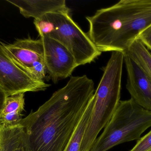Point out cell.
Segmentation results:
<instances>
[{
	"label": "cell",
	"instance_id": "cell-12",
	"mask_svg": "<svg viewBox=\"0 0 151 151\" xmlns=\"http://www.w3.org/2000/svg\"><path fill=\"white\" fill-rule=\"evenodd\" d=\"M124 52L134 61L151 79V52L139 39L134 41Z\"/></svg>",
	"mask_w": 151,
	"mask_h": 151
},
{
	"label": "cell",
	"instance_id": "cell-6",
	"mask_svg": "<svg viewBox=\"0 0 151 151\" xmlns=\"http://www.w3.org/2000/svg\"><path fill=\"white\" fill-rule=\"evenodd\" d=\"M2 45L6 54L18 66L35 79L44 81L47 71L41 39H20L12 44L2 43Z\"/></svg>",
	"mask_w": 151,
	"mask_h": 151
},
{
	"label": "cell",
	"instance_id": "cell-18",
	"mask_svg": "<svg viewBox=\"0 0 151 151\" xmlns=\"http://www.w3.org/2000/svg\"><path fill=\"white\" fill-rule=\"evenodd\" d=\"M7 97L4 91L0 87V115L4 108Z\"/></svg>",
	"mask_w": 151,
	"mask_h": 151
},
{
	"label": "cell",
	"instance_id": "cell-7",
	"mask_svg": "<svg viewBox=\"0 0 151 151\" xmlns=\"http://www.w3.org/2000/svg\"><path fill=\"white\" fill-rule=\"evenodd\" d=\"M50 86L44 81L34 79L18 66L6 54L0 42V87L7 97L44 91Z\"/></svg>",
	"mask_w": 151,
	"mask_h": 151
},
{
	"label": "cell",
	"instance_id": "cell-16",
	"mask_svg": "<svg viewBox=\"0 0 151 151\" xmlns=\"http://www.w3.org/2000/svg\"><path fill=\"white\" fill-rule=\"evenodd\" d=\"M151 151V130L147 134L137 141L136 144L129 151Z\"/></svg>",
	"mask_w": 151,
	"mask_h": 151
},
{
	"label": "cell",
	"instance_id": "cell-10",
	"mask_svg": "<svg viewBox=\"0 0 151 151\" xmlns=\"http://www.w3.org/2000/svg\"><path fill=\"white\" fill-rule=\"evenodd\" d=\"M19 9L26 18L35 19L46 13L57 12L70 11L65 0H6Z\"/></svg>",
	"mask_w": 151,
	"mask_h": 151
},
{
	"label": "cell",
	"instance_id": "cell-14",
	"mask_svg": "<svg viewBox=\"0 0 151 151\" xmlns=\"http://www.w3.org/2000/svg\"><path fill=\"white\" fill-rule=\"evenodd\" d=\"M24 93H19L7 97L5 105L0 117L12 113L18 112L22 113L24 109Z\"/></svg>",
	"mask_w": 151,
	"mask_h": 151
},
{
	"label": "cell",
	"instance_id": "cell-17",
	"mask_svg": "<svg viewBox=\"0 0 151 151\" xmlns=\"http://www.w3.org/2000/svg\"><path fill=\"white\" fill-rule=\"evenodd\" d=\"M137 39H139L149 50L151 51V25L141 33Z\"/></svg>",
	"mask_w": 151,
	"mask_h": 151
},
{
	"label": "cell",
	"instance_id": "cell-5",
	"mask_svg": "<svg viewBox=\"0 0 151 151\" xmlns=\"http://www.w3.org/2000/svg\"><path fill=\"white\" fill-rule=\"evenodd\" d=\"M151 127V111L131 98L120 101L101 135L90 151H107L121 144L139 140Z\"/></svg>",
	"mask_w": 151,
	"mask_h": 151
},
{
	"label": "cell",
	"instance_id": "cell-2",
	"mask_svg": "<svg viewBox=\"0 0 151 151\" xmlns=\"http://www.w3.org/2000/svg\"><path fill=\"white\" fill-rule=\"evenodd\" d=\"M87 35L102 52H125L151 25V0H121L86 17Z\"/></svg>",
	"mask_w": 151,
	"mask_h": 151
},
{
	"label": "cell",
	"instance_id": "cell-3",
	"mask_svg": "<svg viewBox=\"0 0 151 151\" xmlns=\"http://www.w3.org/2000/svg\"><path fill=\"white\" fill-rule=\"evenodd\" d=\"M124 52H112L93 95L94 105L80 151H90L99 134L108 124L120 101Z\"/></svg>",
	"mask_w": 151,
	"mask_h": 151
},
{
	"label": "cell",
	"instance_id": "cell-19",
	"mask_svg": "<svg viewBox=\"0 0 151 151\" xmlns=\"http://www.w3.org/2000/svg\"><path fill=\"white\" fill-rule=\"evenodd\" d=\"M1 125V123H0V125Z\"/></svg>",
	"mask_w": 151,
	"mask_h": 151
},
{
	"label": "cell",
	"instance_id": "cell-13",
	"mask_svg": "<svg viewBox=\"0 0 151 151\" xmlns=\"http://www.w3.org/2000/svg\"><path fill=\"white\" fill-rule=\"evenodd\" d=\"M93 105L94 99L92 97L64 151H80L83 139L91 116Z\"/></svg>",
	"mask_w": 151,
	"mask_h": 151
},
{
	"label": "cell",
	"instance_id": "cell-9",
	"mask_svg": "<svg viewBox=\"0 0 151 151\" xmlns=\"http://www.w3.org/2000/svg\"><path fill=\"white\" fill-rule=\"evenodd\" d=\"M127 72L126 87L131 99L147 111H151V79L142 68L124 54Z\"/></svg>",
	"mask_w": 151,
	"mask_h": 151
},
{
	"label": "cell",
	"instance_id": "cell-20",
	"mask_svg": "<svg viewBox=\"0 0 151 151\" xmlns=\"http://www.w3.org/2000/svg\"></svg>",
	"mask_w": 151,
	"mask_h": 151
},
{
	"label": "cell",
	"instance_id": "cell-15",
	"mask_svg": "<svg viewBox=\"0 0 151 151\" xmlns=\"http://www.w3.org/2000/svg\"><path fill=\"white\" fill-rule=\"evenodd\" d=\"M20 112H14L9 113L0 117V123L4 126H12L20 124L22 118V114Z\"/></svg>",
	"mask_w": 151,
	"mask_h": 151
},
{
	"label": "cell",
	"instance_id": "cell-11",
	"mask_svg": "<svg viewBox=\"0 0 151 151\" xmlns=\"http://www.w3.org/2000/svg\"><path fill=\"white\" fill-rule=\"evenodd\" d=\"M0 151H26L23 126L0 125Z\"/></svg>",
	"mask_w": 151,
	"mask_h": 151
},
{
	"label": "cell",
	"instance_id": "cell-4",
	"mask_svg": "<svg viewBox=\"0 0 151 151\" xmlns=\"http://www.w3.org/2000/svg\"><path fill=\"white\" fill-rule=\"evenodd\" d=\"M70 12H49L35 19L34 24L40 38H52L67 48L78 66L90 64L102 52L73 20Z\"/></svg>",
	"mask_w": 151,
	"mask_h": 151
},
{
	"label": "cell",
	"instance_id": "cell-1",
	"mask_svg": "<svg viewBox=\"0 0 151 151\" xmlns=\"http://www.w3.org/2000/svg\"><path fill=\"white\" fill-rule=\"evenodd\" d=\"M95 93L86 75L71 76L39 109L22 119L26 151H64Z\"/></svg>",
	"mask_w": 151,
	"mask_h": 151
},
{
	"label": "cell",
	"instance_id": "cell-8",
	"mask_svg": "<svg viewBox=\"0 0 151 151\" xmlns=\"http://www.w3.org/2000/svg\"><path fill=\"white\" fill-rule=\"evenodd\" d=\"M44 51L47 73L54 83L71 75L78 66L69 50L57 41L47 36L41 37Z\"/></svg>",
	"mask_w": 151,
	"mask_h": 151
}]
</instances>
